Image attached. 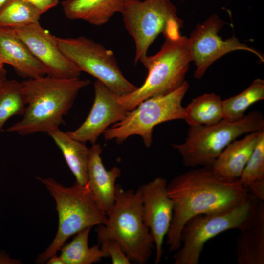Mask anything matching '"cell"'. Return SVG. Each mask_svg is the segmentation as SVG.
Here are the masks:
<instances>
[{
	"mask_svg": "<svg viewBox=\"0 0 264 264\" xmlns=\"http://www.w3.org/2000/svg\"><path fill=\"white\" fill-rule=\"evenodd\" d=\"M173 213L166 244L170 252L181 246L180 234L186 222L200 214L225 210L246 200L249 191L239 180L227 181L218 176L212 166L192 168L167 183Z\"/></svg>",
	"mask_w": 264,
	"mask_h": 264,
	"instance_id": "1",
	"label": "cell"
},
{
	"mask_svg": "<svg viewBox=\"0 0 264 264\" xmlns=\"http://www.w3.org/2000/svg\"><path fill=\"white\" fill-rule=\"evenodd\" d=\"M22 82L26 106L22 118L5 131L24 136L59 129L88 79H61L47 76Z\"/></svg>",
	"mask_w": 264,
	"mask_h": 264,
	"instance_id": "2",
	"label": "cell"
},
{
	"mask_svg": "<svg viewBox=\"0 0 264 264\" xmlns=\"http://www.w3.org/2000/svg\"><path fill=\"white\" fill-rule=\"evenodd\" d=\"M106 215L105 223L95 229L99 242L113 240L131 262L147 263L154 242L144 221L141 187L136 190H124L116 185L114 203Z\"/></svg>",
	"mask_w": 264,
	"mask_h": 264,
	"instance_id": "3",
	"label": "cell"
},
{
	"mask_svg": "<svg viewBox=\"0 0 264 264\" xmlns=\"http://www.w3.org/2000/svg\"><path fill=\"white\" fill-rule=\"evenodd\" d=\"M53 197L59 217L56 234L49 246L35 262L43 264L60 250L71 236L88 227L105 223L107 215L99 206L87 184L76 182L65 187L52 178L36 177Z\"/></svg>",
	"mask_w": 264,
	"mask_h": 264,
	"instance_id": "4",
	"label": "cell"
},
{
	"mask_svg": "<svg viewBox=\"0 0 264 264\" xmlns=\"http://www.w3.org/2000/svg\"><path fill=\"white\" fill-rule=\"evenodd\" d=\"M190 62L187 37L165 38L160 50L141 62L148 70L144 83L132 92L119 96V103L129 111L149 98L175 90L185 82Z\"/></svg>",
	"mask_w": 264,
	"mask_h": 264,
	"instance_id": "5",
	"label": "cell"
},
{
	"mask_svg": "<svg viewBox=\"0 0 264 264\" xmlns=\"http://www.w3.org/2000/svg\"><path fill=\"white\" fill-rule=\"evenodd\" d=\"M264 130L263 114L253 111L237 121L222 119L210 125L190 126L184 142L172 147L180 154L186 167L212 166L232 141L242 135Z\"/></svg>",
	"mask_w": 264,
	"mask_h": 264,
	"instance_id": "6",
	"label": "cell"
},
{
	"mask_svg": "<svg viewBox=\"0 0 264 264\" xmlns=\"http://www.w3.org/2000/svg\"><path fill=\"white\" fill-rule=\"evenodd\" d=\"M121 14L124 27L134 41L135 64L146 57L159 35L176 37L183 27V21L171 0H127Z\"/></svg>",
	"mask_w": 264,
	"mask_h": 264,
	"instance_id": "7",
	"label": "cell"
},
{
	"mask_svg": "<svg viewBox=\"0 0 264 264\" xmlns=\"http://www.w3.org/2000/svg\"><path fill=\"white\" fill-rule=\"evenodd\" d=\"M189 88L187 81L175 90L149 98L128 112L121 121L114 124L103 133L107 140L121 144L132 135L141 137L147 148L153 142L154 127L165 122L183 119L185 117L182 101Z\"/></svg>",
	"mask_w": 264,
	"mask_h": 264,
	"instance_id": "8",
	"label": "cell"
},
{
	"mask_svg": "<svg viewBox=\"0 0 264 264\" xmlns=\"http://www.w3.org/2000/svg\"><path fill=\"white\" fill-rule=\"evenodd\" d=\"M57 44L66 57L81 72H85L119 96L132 92L137 87L123 75L113 51L84 36H55Z\"/></svg>",
	"mask_w": 264,
	"mask_h": 264,
	"instance_id": "9",
	"label": "cell"
},
{
	"mask_svg": "<svg viewBox=\"0 0 264 264\" xmlns=\"http://www.w3.org/2000/svg\"><path fill=\"white\" fill-rule=\"evenodd\" d=\"M253 196L241 203L220 212L200 214L189 219L180 234L181 245L173 255L174 264H198L205 244L220 233L239 229L247 218Z\"/></svg>",
	"mask_w": 264,
	"mask_h": 264,
	"instance_id": "10",
	"label": "cell"
},
{
	"mask_svg": "<svg viewBox=\"0 0 264 264\" xmlns=\"http://www.w3.org/2000/svg\"><path fill=\"white\" fill-rule=\"evenodd\" d=\"M223 21L216 14L210 15L201 23L196 25L188 37L191 61L196 66L194 77L199 79L215 61L235 51L253 53L264 62L263 55L256 49L241 42L235 36L223 40L219 35Z\"/></svg>",
	"mask_w": 264,
	"mask_h": 264,
	"instance_id": "11",
	"label": "cell"
},
{
	"mask_svg": "<svg viewBox=\"0 0 264 264\" xmlns=\"http://www.w3.org/2000/svg\"><path fill=\"white\" fill-rule=\"evenodd\" d=\"M21 40L44 67L46 76L61 79L79 77L81 72L59 48L55 36L39 22L16 28H0Z\"/></svg>",
	"mask_w": 264,
	"mask_h": 264,
	"instance_id": "12",
	"label": "cell"
},
{
	"mask_svg": "<svg viewBox=\"0 0 264 264\" xmlns=\"http://www.w3.org/2000/svg\"><path fill=\"white\" fill-rule=\"evenodd\" d=\"M144 221L153 237L155 248L154 262H161L164 240L169 230L173 213L172 200L167 193V182L156 177L141 186Z\"/></svg>",
	"mask_w": 264,
	"mask_h": 264,
	"instance_id": "13",
	"label": "cell"
},
{
	"mask_svg": "<svg viewBox=\"0 0 264 264\" xmlns=\"http://www.w3.org/2000/svg\"><path fill=\"white\" fill-rule=\"evenodd\" d=\"M94 99L84 122L76 129L66 132L80 142L96 143L109 126L123 120L128 111L119 102L118 96L98 80L94 83Z\"/></svg>",
	"mask_w": 264,
	"mask_h": 264,
	"instance_id": "14",
	"label": "cell"
},
{
	"mask_svg": "<svg viewBox=\"0 0 264 264\" xmlns=\"http://www.w3.org/2000/svg\"><path fill=\"white\" fill-rule=\"evenodd\" d=\"M236 240L239 264H264V201L254 196L250 213L238 229Z\"/></svg>",
	"mask_w": 264,
	"mask_h": 264,
	"instance_id": "15",
	"label": "cell"
},
{
	"mask_svg": "<svg viewBox=\"0 0 264 264\" xmlns=\"http://www.w3.org/2000/svg\"><path fill=\"white\" fill-rule=\"evenodd\" d=\"M102 151L100 145L96 143L89 148L88 184L99 206L107 213L114 203L116 182L121 172L116 166L106 169L101 157Z\"/></svg>",
	"mask_w": 264,
	"mask_h": 264,
	"instance_id": "16",
	"label": "cell"
},
{
	"mask_svg": "<svg viewBox=\"0 0 264 264\" xmlns=\"http://www.w3.org/2000/svg\"><path fill=\"white\" fill-rule=\"evenodd\" d=\"M0 61L12 66L17 74L27 79L46 75L44 67L24 43L15 35L0 28Z\"/></svg>",
	"mask_w": 264,
	"mask_h": 264,
	"instance_id": "17",
	"label": "cell"
},
{
	"mask_svg": "<svg viewBox=\"0 0 264 264\" xmlns=\"http://www.w3.org/2000/svg\"><path fill=\"white\" fill-rule=\"evenodd\" d=\"M260 132L249 133L243 138L235 139L230 143L212 165L215 174L227 181L239 180L255 146Z\"/></svg>",
	"mask_w": 264,
	"mask_h": 264,
	"instance_id": "18",
	"label": "cell"
},
{
	"mask_svg": "<svg viewBox=\"0 0 264 264\" xmlns=\"http://www.w3.org/2000/svg\"><path fill=\"white\" fill-rule=\"evenodd\" d=\"M127 0H65L62 3L65 16L81 20L94 26L107 23L117 13H121Z\"/></svg>",
	"mask_w": 264,
	"mask_h": 264,
	"instance_id": "19",
	"label": "cell"
},
{
	"mask_svg": "<svg viewBox=\"0 0 264 264\" xmlns=\"http://www.w3.org/2000/svg\"><path fill=\"white\" fill-rule=\"evenodd\" d=\"M47 134L61 151L76 182L80 185H87L89 148L85 143L72 138L59 129L49 132Z\"/></svg>",
	"mask_w": 264,
	"mask_h": 264,
	"instance_id": "20",
	"label": "cell"
},
{
	"mask_svg": "<svg viewBox=\"0 0 264 264\" xmlns=\"http://www.w3.org/2000/svg\"><path fill=\"white\" fill-rule=\"evenodd\" d=\"M222 100L214 93L194 98L185 109L184 119L189 126L210 125L223 119Z\"/></svg>",
	"mask_w": 264,
	"mask_h": 264,
	"instance_id": "21",
	"label": "cell"
},
{
	"mask_svg": "<svg viewBox=\"0 0 264 264\" xmlns=\"http://www.w3.org/2000/svg\"><path fill=\"white\" fill-rule=\"evenodd\" d=\"M241 184L257 198L264 201V130L239 178Z\"/></svg>",
	"mask_w": 264,
	"mask_h": 264,
	"instance_id": "22",
	"label": "cell"
},
{
	"mask_svg": "<svg viewBox=\"0 0 264 264\" xmlns=\"http://www.w3.org/2000/svg\"><path fill=\"white\" fill-rule=\"evenodd\" d=\"M91 228H87L76 234L68 243L63 245L60 256L65 264H91L108 257L100 244L89 247L88 237Z\"/></svg>",
	"mask_w": 264,
	"mask_h": 264,
	"instance_id": "23",
	"label": "cell"
},
{
	"mask_svg": "<svg viewBox=\"0 0 264 264\" xmlns=\"http://www.w3.org/2000/svg\"><path fill=\"white\" fill-rule=\"evenodd\" d=\"M264 99V81L255 79L243 91L222 101L223 119L234 121L245 115L246 110Z\"/></svg>",
	"mask_w": 264,
	"mask_h": 264,
	"instance_id": "24",
	"label": "cell"
},
{
	"mask_svg": "<svg viewBox=\"0 0 264 264\" xmlns=\"http://www.w3.org/2000/svg\"><path fill=\"white\" fill-rule=\"evenodd\" d=\"M25 106L22 82L7 79L0 89V134L10 118L22 115Z\"/></svg>",
	"mask_w": 264,
	"mask_h": 264,
	"instance_id": "25",
	"label": "cell"
},
{
	"mask_svg": "<svg viewBox=\"0 0 264 264\" xmlns=\"http://www.w3.org/2000/svg\"><path fill=\"white\" fill-rule=\"evenodd\" d=\"M41 14L24 0H9L0 9V28H16L39 22Z\"/></svg>",
	"mask_w": 264,
	"mask_h": 264,
	"instance_id": "26",
	"label": "cell"
},
{
	"mask_svg": "<svg viewBox=\"0 0 264 264\" xmlns=\"http://www.w3.org/2000/svg\"><path fill=\"white\" fill-rule=\"evenodd\" d=\"M99 243L101 249L111 259L113 264H131V260L115 241L108 240Z\"/></svg>",
	"mask_w": 264,
	"mask_h": 264,
	"instance_id": "27",
	"label": "cell"
},
{
	"mask_svg": "<svg viewBox=\"0 0 264 264\" xmlns=\"http://www.w3.org/2000/svg\"><path fill=\"white\" fill-rule=\"evenodd\" d=\"M41 15L57 6L58 0H24Z\"/></svg>",
	"mask_w": 264,
	"mask_h": 264,
	"instance_id": "28",
	"label": "cell"
},
{
	"mask_svg": "<svg viewBox=\"0 0 264 264\" xmlns=\"http://www.w3.org/2000/svg\"><path fill=\"white\" fill-rule=\"evenodd\" d=\"M21 262L13 259L5 251L0 250V264H19Z\"/></svg>",
	"mask_w": 264,
	"mask_h": 264,
	"instance_id": "29",
	"label": "cell"
},
{
	"mask_svg": "<svg viewBox=\"0 0 264 264\" xmlns=\"http://www.w3.org/2000/svg\"><path fill=\"white\" fill-rule=\"evenodd\" d=\"M47 264H65L60 256H57L54 255L51 257L46 262Z\"/></svg>",
	"mask_w": 264,
	"mask_h": 264,
	"instance_id": "30",
	"label": "cell"
},
{
	"mask_svg": "<svg viewBox=\"0 0 264 264\" xmlns=\"http://www.w3.org/2000/svg\"><path fill=\"white\" fill-rule=\"evenodd\" d=\"M7 80L6 77V71L4 68L0 69V89L1 88L4 83Z\"/></svg>",
	"mask_w": 264,
	"mask_h": 264,
	"instance_id": "31",
	"label": "cell"
},
{
	"mask_svg": "<svg viewBox=\"0 0 264 264\" xmlns=\"http://www.w3.org/2000/svg\"><path fill=\"white\" fill-rule=\"evenodd\" d=\"M9 0H0V9L9 1Z\"/></svg>",
	"mask_w": 264,
	"mask_h": 264,
	"instance_id": "32",
	"label": "cell"
},
{
	"mask_svg": "<svg viewBox=\"0 0 264 264\" xmlns=\"http://www.w3.org/2000/svg\"><path fill=\"white\" fill-rule=\"evenodd\" d=\"M4 64L0 61V69L3 68Z\"/></svg>",
	"mask_w": 264,
	"mask_h": 264,
	"instance_id": "33",
	"label": "cell"
},
{
	"mask_svg": "<svg viewBox=\"0 0 264 264\" xmlns=\"http://www.w3.org/2000/svg\"><path fill=\"white\" fill-rule=\"evenodd\" d=\"M182 1H186V0H181Z\"/></svg>",
	"mask_w": 264,
	"mask_h": 264,
	"instance_id": "34",
	"label": "cell"
}]
</instances>
